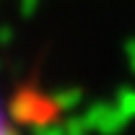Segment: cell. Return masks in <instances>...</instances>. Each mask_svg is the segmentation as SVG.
<instances>
[{
	"mask_svg": "<svg viewBox=\"0 0 135 135\" xmlns=\"http://www.w3.org/2000/svg\"><path fill=\"white\" fill-rule=\"evenodd\" d=\"M0 135H16V130H13V119L8 117L3 101H0Z\"/></svg>",
	"mask_w": 135,
	"mask_h": 135,
	"instance_id": "cell-1",
	"label": "cell"
}]
</instances>
